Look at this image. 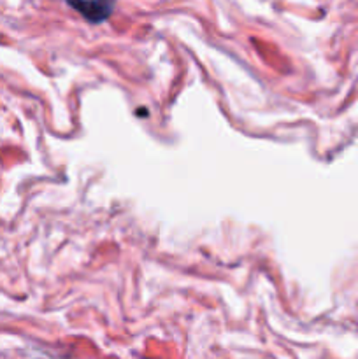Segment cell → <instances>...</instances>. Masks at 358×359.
I'll return each mask as SVG.
<instances>
[{"mask_svg": "<svg viewBox=\"0 0 358 359\" xmlns=\"http://www.w3.org/2000/svg\"><path fill=\"white\" fill-rule=\"evenodd\" d=\"M88 23H104L114 11L116 0H65Z\"/></svg>", "mask_w": 358, "mask_h": 359, "instance_id": "cell-1", "label": "cell"}]
</instances>
